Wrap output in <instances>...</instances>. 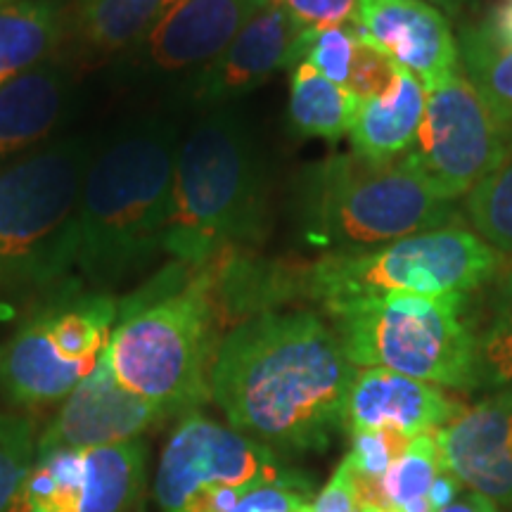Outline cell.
<instances>
[{
  "label": "cell",
  "mask_w": 512,
  "mask_h": 512,
  "mask_svg": "<svg viewBox=\"0 0 512 512\" xmlns=\"http://www.w3.org/2000/svg\"><path fill=\"white\" fill-rule=\"evenodd\" d=\"M216 311L202 268L174 261L119 304L105 349L112 373L166 418L195 413L211 396Z\"/></svg>",
  "instance_id": "4"
},
{
  "label": "cell",
  "mask_w": 512,
  "mask_h": 512,
  "mask_svg": "<svg viewBox=\"0 0 512 512\" xmlns=\"http://www.w3.org/2000/svg\"><path fill=\"white\" fill-rule=\"evenodd\" d=\"M501 266L503 254L472 228L453 223L382 247L328 252L313 264H297L294 285L297 299H311L328 311L399 292L470 294L489 285Z\"/></svg>",
  "instance_id": "8"
},
{
  "label": "cell",
  "mask_w": 512,
  "mask_h": 512,
  "mask_svg": "<svg viewBox=\"0 0 512 512\" xmlns=\"http://www.w3.org/2000/svg\"><path fill=\"white\" fill-rule=\"evenodd\" d=\"M230 512H313L311 482L259 486Z\"/></svg>",
  "instance_id": "31"
},
{
  "label": "cell",
  "mask_w": 512,
  "mask_h": 512,
  "mask_svg": "<svg viewBox=\"0 0 512 512\" xmlns=\"http://www.w3.org/2000/svg\"><path fill=\"white\" fill-rule=\"evenodd\" d=\"M486 318L475 332L479 389H512V271L491 280Z\"/></svg>",
  "instance_id": "25"
},
{
  "label": "cell",
  "mask_w": 512,
  "mask_h": 512,
  "mask_svg": "<svg viewBox=\"0 0 512 512\" xmlns=\"http://www.w3.org/2000/svg\"><path fill=\"white\" fill-rule=\"evenodd\" d=\"M463 406L437 384L384 368H358L347 403V430H392L406 439L437 434Z\"/></svg>",
  "instance_id": "17"
},
{
  "label": "cell",
  "mask_w": 512,
  "mask_h": 512,
  "mask_svg": "<svg viewBox=\"0 0 512 512\" xmlns=\"http://www.w3.org/2000/svg\"><path fill=\"white\" fill-rule=\"evenodd\" d=\"M467 294H387L328 309L356 368H384L446 389H479Z\"/></svg>",
  "instance_id": "7"
},
{
  "label": "cell",
  "mask_w": 512,
  "mask_h": 512,
  "mask_svg": "<svg viewBox=\"0 0 512 512\" xmlns=\"http://www.w3.org/2000/svg\"><path fill=\"white\" fill-rule=\"evenodd\" d=\"M477 24L498 46L512 48V0H494Z\"/></svg>",
  "instance_id": "34"
},
{
  "label": "cell",
  "mask_w": 512,
  "mask_h": 512,
  "mask_svg": "<svg viewBox=\"0 0 512 512\" xmlns=\"http://www.w3.org/2000/svg\"><path fill=\"white\" fill-rule=\"evenodd\" d=\"M437 446L463 489L512 505V389L463 408L437 432Z\"/></svg>",
  "instance_id": "15"
},
{
  "label": "cell",
  "mask_w": 512,
  "mask_h": 512,
  "mask_svg": "<svg viewBox=\"0 0 512 512\" xmlns=\"http://www.w3.org/2000/svg\"><path fill=\"white\" fill-rule=\"evenodd\" d=\"M93 155L86 138H64L0 166V292L46 290L72 271Z\"/></svg>",
  "instance_id": "6"
},
{
  "label": "cell",
  "mask_w": 512,
  "mask_h": 512,
  "mask_svg": "<svg viewBox=\"0 0 512 512\" xmlns=\"http://www.w3.org/2000/svg\"><path fill=\"white\" fill-rule=\"evenodd\" d=\"M349 27L411 72L425 91L458 76L460 46L451 19L422 0H358Z\"/></svg>",
  "instance_id": "12"
},
{
  "label": "cell",
  "mask_w": 512,
  "mask_h": 512,
  "mask_svg": "<svg viewBox=\"0 0 512 512\" xmlns=\"http://www.w3.org/2000/svg\"><path fill=\"white\" fill-rule=\"evenodd\" d=\"M406 437L392 430H373L351 434V451L347 453V465L356 479L377 482L389 470V465L406 451Z\"/></svg>",
  "instance_id": "29"
},
{
  "label": "cell",
  "mask_w": 512,
  "mask_h": 512,
  "mask_svg": "<svg viewBox=\"0 0 512 512\" xmlns=\"http://www.w3.org/2000/svg\"><path fill=\"white\" fill-rule=\"evenodd\" d=\"M512 155V133L460 72L427 91L425 119L406 157L446 200H463Z\"/></svg>",
  "instance_id": "10"
},
{
  "label": "cell",
  "mask_w": 512,
  "mask_h": 512,
  "mask_svg": "<svg viewBox=\"0 0 512 512\" xmlns=\"http://www.w3.org/2000/svg\"><path fill=\"white\" fill-rule=\"evenodd\" d=\"M425 102V86L399 67L392 91L382 98L361 100L349 133L351 152L373 162H389L406 155L425 119Z\"/></svg>",
  "instance_id": "19"
},
{
  "label": "cell",
  "mask_w": 512,
  "mask_h": 512,
  "mask_svg": "<svg viewBox=\"0 0 512 512\" xmlns=\"http://www.w3.org/2000/svg\"><path fill=\"white\" fill-rule=\"evenodd\" d=\"M302 31L349 24L358 0H280Z\"/></svg>",
  "instance_id": "32"
},
{
  "label": "cell",
  "mask_w": 512,
  "mask_h": 512,
  "mask_svg": "<svg viewBox=\"0 0 512 512\" xmlns=\"http://www.w3.org/2000/svg\"><path fill=\"white\" fill-rule=\"evenodd\" d=\"M361 98L320 76L311 64L290 69V128L302 138H323L337 143L354 128Z\"/></svg>",
  "instance_id": "21"
},
{
  "label": "cell",
  "mask_w": 512,
  "mask_h": 512,
  "mask_svg": "<svg viewBox=\"0 0 512 512\" xmlns=\"http://www.w3.org/2000/svg\"><path fill=\"white\" fill-rule=\"evenodd\" d=\"M463 216L498 254L512 256V155L463 197Z\"/></svg>",
  "instance_id": "26"
},
{
  "label": "cell",
  "mask_w": 512,
  "mask_h": 512,
  "mask_svg": "<svg viewBox=\"0 0 512 512\" xmlns=\"http://www.w3.org/2000/svg\"><path fill=\"white\" fill-rule=\"evenodd\" d=\"M34 422L0 413V512H24V489L36 460Z\"/></svg>",
  "instance_id": "27"
},
{
  "label": "cell",
  "mask_w": 512,
  "mask_h": 512,
  "mask_svg": "<svg viewBox=\"0 0 512 512\" xmlns=\"http://www.w3.org/2000/svg\"><path fill=\"white\" fill-rule=\"evenodd\" d=\"M178 0H79L76 31L98 53L133 48Z\"/></svg>",
  "instance_id": "22"
},
{
  "label": "cell",
  "mask_w": 512,
  "mask_h": 512,
  "mask_svg": "<svg viewBox=\"0 0 512 512\" xmlns=\"http://www.w3.org/2000/svg\"><path fill=\"white\" fill-rule=\"evenodd\" d=\"M64 34L60 0H19L0 8V86L53 60Z\"/></svg>",
  "instance_id": "20"
},
{
  "label": "cell",
  "mask_w": 512,
  "mask_h": 512,
  "mask_svg": "<svg viewBox=\"0 0 512 512\" xmlns=\"http://www.w3.org/2000/svg\"><path fill=\"white\" fill-rule=\"evenodd\" d=\"M361 512H382V510H373V508H363Z\"/></svg>",
  "instance_id": "38"
},
{
  "label": "cell",
  "mask_w": 512,
  "mask_h": 512,
  "mask_svg": "<svg viewBox=\"0 0 512 512\" xmlns=\"http://www.w3.org/2000/svg\"><path fill=\"white\" fill-rule=\"evenodd\" d=\"M439 512H501V510H498V505L494 501H489L486 496L477 494V491L463 489L451 503L446 505V508H441Z\"/></svg>",
  "instance_id": "36"
},
{
  "label": "cell",
  "mask_w": 512,
  "mask_h": 512,
  "mask_svg": "<svg viewBox=\"0 0 512 512\" xmlns=\"http://www.w3.org/2000/svg\"><path fill=\"white\" fill-rule=\"evenodd\" d=\"M0 358H3V349H0Z\"/></svg>",
  "instance_id": "39"
},
{
  "label": "cell",
  "mask_w": 512,
  "mask_h": 512,
  "mask_svg": "<svg viewBox=\"0 0 512 512\" xmlns=\"http://www.w3.org/2000/svg\"><path fill=\"white\" fill-rule=\"evenodd\" d=\"M164 418L162 408L117 380L110 358L102 354L93 373L64 399L60 413L38 437L36 453L124 444L140 439V434Z\"/></svg>",
  "instance_id": "13"
},
{
  "label": "cell",
  "mask_w": 512,
  "mask_h": 512,
  "mask_svg": "<svg viewBox=\"0 0 512 512\" xmlns=\"http://www.w3.org/2000/svg\"><path fill=\"white\" fill-rule=\"evenodd\" d=\"M299 240L328 252H358L460 223L446 200L406 155L373 162L347 152L299 171L292 192Z\"/></svg>",
  "instance_id": "5"
},
{
  "label": "cell",
  "mask_w": 512,
  "mask_h": 512,
  "mask_svg": "<svg viewBox=\"0 0 512 512\" xmlns=\"http://www.w3.org/2000/svg\"><path fill=\"white\" fill-rule=\"evenodd\" d=\"M74 81L53 60L0 86V166L41 147L72 110Z\"/></svg>",
  "instance_id": "18"
},
{
  "label": "cell",
  "mask_w": 512,
  "mask_h": 512,
  "mask_svg": "<svg viewBox=\"0 0 512 512\" xmlns=\"http://www.w3.org/2000/svg\"><path fill=\"white\" fill-rule=\"evenodd\" d=\"M292 482L306 477L273 448L195 411L183 415L166 441L155 496L162 512H230L259 486Z\"/></svg>",
  "instance_id": "9"
},
{
  "label": "cell",
  "mask_w": 512,
  "mask_h": 512,
  "mask_svg": "<svg viewBox=\"0 0 512 512\" xmlns=\"http://www.w3.org/2000/svg\"><path fill=\"white\" fill-rule=\"evenodd\" d=\"M356 366L313 311H264L216 349L209 392L233 430L283 453H323L347 427Z\"/></svg>",
  "instance_id": "1"
},
{
  "label": "cell",
  "mask_w": 512,
  "mask_h": 512,
  "mask_svg": "<svg viewBox=\"0 0 512 512\" xmlns=\"http://www.w3.org/2000/svg\"><path fill=\"white\" fill-rule=\"evenodd\" d=\"M178 145L174 126L145 119L93 155L81 190L74 266L95 287L121 283L164 247Z\"/></svg>",
  "instance_id": "3"
},
{
  "label": "cell",
  "mask_w": 512,
  "mask_h": 512,
  "mask_svg": "<svg viewBox=\"0 0 512 512\" xmlns=\"http://www.w3.org/2000/svg\"><path fill=\"white\" fill-rule=\"evenodd\" d=\"M313 512H361L358 484L347 460L337 465L335 475L330 477V482L323 486V491L313 501Z\"/></svg>",
  "instance_id": "33"
},
{
  "label": "cell",
  "mask_w": 512,
  "mask_h": 512,
  "mask_svg": "<svg viewBox=\"0 0 512 512\" xmlns=\"http://www.w3.org/2000/svg\"><path fill=\"white\" fill-rule=\"evenodd\" d=\"M10 3H19V0H0V8H3V5H10Z\"/></svg>",
  "instance_id": "37"
},
{
  "label": "cell",
  "mask_w": 512,
  "mask_h": 512,
  "mask_svg": "<svg viewBox=\"0 0 512 512\" xmlns=\"http://www.w3.org/2000/svg\"><path fill=\"white\" fill-rule=\"evenodd\" d=\"M422 3H430L432 8L441 10L448 19H456L460 24L472 22L482 10V0H422Z\"/></svg>",
  "instance_id": "35"
},
{
  "label": "cell",
  "mask_w": 512,
  "mask_h": 512,
  "mask_svg": "<svg viewBox=\"0 0 512 512\" xmlns=\"http://www.w3.org/2000/svg\"><path fill=\"white\" fill-rule=\"evenodd\" d=\"M356 41L358 38L349 24L302 31L297 41V64H311L320 76L344 86L351 72Z\"/></svg>",
  "instance_id": "28"
},
{
  "label": "cell",
  "mask_w": 512,
  "mask_h": 512,
  "mask_svg": "<svg viewBox=\"0 0 512 512\" xmlns=\"http://www.w3.org/2000/svg\"><path fill=\"white\" fill-rule=\"evenodd\" d=\"M396 76H399V64L373 43L358 38L354 60H351V72L344 88L361 100L382 98V95L392 91Z\"/></svg>",
  "instance_id": "30"
},
{
  "label": "cell",
  "mask_w": 512,
  "mask_h": 512,
  "mask_svg": "<svg viewBox=\"0 0 512 512\" xmlns=\"http://www.w3.org/2000/svg\"><path fill=\"white\" fill-rule=\"evenodd\" d=\"M460 69L512 133V48L498 46L477 19L460 24Z\"/></svg>",
  "instance_id": "23"
},
{
  "label": "cell",
  "mask_w": 512,
  "mask_h": 512,
  "mask_svg": "<svg viewBox=\"0 0 512 512\" xmlns=\"http://www.w3.org/2000/svg\"><path fill=\"white\" fill-rule=\"evenodd\" d=\"M302 29L292 22L280 0H268L223 53L197 72L192 98L204 105H223L254 91L275 72L297 64Z\"/></svg>",
  "instance_id": "16"
},
{
  "label": "cell",
  "mask_w": 512,
  "mask_h": 512,
  "mask_svg": "<svg viewBox=\"0 0 512 512\" xmlns=\"http://www.w3.org/2000/svg\"><path fill=\"white\" fill-rule=\"evenodd\" d=\"M271 228L266 157L238 112L214 110L178 145L164 252L188 266L254 252Z\"/></svg>",
  "instance_id": "2"
},
{
  "label": "cell",
  "mask_w": 512,
  "mask_h": 512,
  "mask_svg": "<svg viewBox=\"0 0 512 512\" xmlns=\"http://www.w3.org/2000/svg\"><path fill=\"white\" fill-rule=\"evenodd\" d=\"M140 439L95 448L36 453L24 512H131L143 491Z\"/></svg>",
  "instance_id": "11"
},
{
  "label": "cell",
  "mask_w": 512,
  "mask_h": 512,
  "mask_svg": "<svg viewBox=\"0 0 512 512\" xmlns=\"http://www.w3.org/2000/svg\"><path fill=\"white\" fill-rule=\"evenodd\" d=\"M268 0H178L133 46L136 69L169 76L202 69L226 50Z\"/></svg>",
  "instance_id": "14"
},
{
  "label": "cell",
  "mask_w": 512,
  "mask_h": 512,
  "mask_svg": "<svg viewBox=\"0 0 512 512\" xmlns=\"http://www.w3.org/2000/svg\"><path fill=\"white\" fill-rule=\"evenodd\" d=\"M444 470L437 434H422L408 441L406 451L380 479L384 512H432L430 491Z\"/></svg>",
  "instance_id": "24"
}]
</instances>
